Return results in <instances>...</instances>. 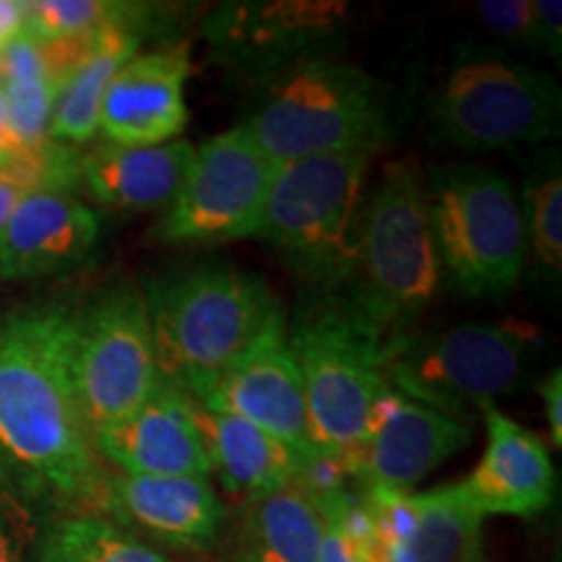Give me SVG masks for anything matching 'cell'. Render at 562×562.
Returning a JSON list of instances; mask_svg holds the SVG:
<instances>
[{
  "mask_svg": "<svg viewBox=\"0 0 562 562\" xmlns=\"http://www.w3.org/2000/svg\"><path fill=\"white\" fill-rule=\"evenodd\" d=\"M136 24L112 26L97 37L94 50L76 68V74L70 76L58 102H55L47 138L74 146L87 144L97 136L104 89H108L112 76L136 55Z\"/></svg>",
  "mask_w": 562,
  "mask_h": 562,
  "instance_id": "23",
  "label": "cell"
},
{
  "mask_svg": "<svg viewBox=\"0 0 562 562\" xmlns=\"http://www.w3.org/2000/svg\"><path fill=\"white\" fill-rule=\"evenodd\" d=\"M273 167L243 125L209 138L193 151L186 180L154 235L178 245L252 237L261 224Z\"/></svg>",
  "mask_w": 562,
  "mask_h": 562,
  "instance_id": "11",
  "label": "cell"
},
{
  "mask_svg": "<svg viewBox=\"0 0 562 562\" xmlns=\"http://www.w3.org/2000/svg\"><path fill=\"white\" fill-rule=\"evenodd\" d=\"M539 349L542 334L518 318L406 331L383 347V378L389 389L432 409H490L524 383Z\"/></svg>",
  "mask_w": 562,
  "mask_h": 562,
  "instance_id": "5",
  "label": "cell"
},
{
  "mask_svg": "<svg viewBox=\"0 0 562 562\" xmlns=\"http://www.w3.org/2000/svg\"><path fill=\"white\" fill-rule=\"evenodd\" d=\"M383 562H490L484 518L463 503L459 482L430 492L364 490Z\"/></svg>",
  "mask_w": 562,
  "mask_h": 562,
  "instance_id": "14",
  "label": "cell"
},
{
  "mask_svg": "<svg viewBox=\"0 0 562 562\" xmlns=\"http://www.w3.org/2000/svg\"><path fill=\"white\" fill-rule=\"evenodd\" d=\"M427 193L440 269L469 297H503L521 279L526 235L521 199L501 172L442 167Z\"/></svg>",
  "mask_w": 562,
  "mask_h": 562,
  "instance_id": "7",
  "label": "cell"
},
{
  "mask_svg": "<svg viewBox=\"0 0 562 562\" xmlns=\"http://www.w3.org/2000/svg\"><path fill=\"white\" fill-rule=\"evenodd\" d=\"M97 453L133 476H209L211 461L193 402L170 383L94 435Z\"/></svg>",
  "mask_w": 562,
  "mask_h": 562,
  "instance_id": "15",
  "label": "cell"
},
{
  "mask_svg": "<svg viewBox=\"0 0 562 562\" xmlns=\"http://www.w3.org/2000/svg\"><path fill=\"white\" fill-rule=\"evenodd\" d=\"M100 240V216L70 193H32L0 229V281L40 279L81 266Z\"/></svg>",
  "mask_w": 562,
  "mask_h": 562,
  "instance_id": "19",
  "label": "cell"
},
{
  "mask_svg": "<svg viewBox=\"0 0 562 562\" xmlns=\"http://www.w3.org/2000/svg\"><path fill=\"white\" fill-rule=\"evenodd\" d=\"M315 562H383L381 552L370 550V547L357 544L355 539H349L339 526L326 521V533H323V542Z\"/></svg>",
  "mask_w": 562,
  "mask_h": 562,
  "instance_id": "30",
  "label": "cell"
},
{
  "mask_svg": "<svg viewBox=\"0 0 562 562\" xmlns=\"http://www.w3.org/2000/svg\"><path fill=\"white\" fill-rule=\"evenodd\" d=\"M0 91L5 100L9 128L19 151L32 149L47 138L58 91L47 79L40 45L26 34L0 55Z\"/></svg>",
  "mask_w": 562,
  "mask_h": 562,
  "instance_id": "24",
  "label": "cell"
},
{
  "mask_svg": "<svg viewBox=\"0 0 562 562\" xmlns=\"http://www.w3.org/2000/svg\"><path fill=\"white\" fill-rule=\"evenodd\" d=\"M186 393L206 409L248 419L297 456L318 451L311 440L300 368L286 341L284 311L273 315L235 362Z\"/></svg>",
  "mask_w": 562,
  "mask_h": 562,
  "instance_id": "12",
  "label": "cell"
},
{
  "mask_svg": "<svg viewBox=\"0 0 562 562\" xmlns=\"http://www.w3.org/2000/svg\"><path fill=\"white\" fill-rule=\"evenodd\" d=\"M526 261H533L547 284H560L562 271V175L558 154L537 167L524 186L521 199Z\"/></svg>",
  "mask_w": 562,
  "mask_h": 562,
  "instance_id": "26",
  "label": "cell"
},
{
  "mask_svg": "<svg viewBox=\"0 0 562 562\" xmlns=\"http://www.w3.org/2000/svg\"><path fill=\"white\" fill-rule=\"evenodd\" d=\"M372 151H336L284 161L273 178L256 235L300 277L336 290L349 266L351 227Z\"/></svg>",
  "mask_w": 562,
  "mask_h": 562,
  "instance_id": "8",
  "label": "cell"
},
{
  "mask_svg": "<svg viewBox=\"0 0 562 562\" xmlns=\"http://www.w3.org/2000/svg\"><path fill=\"white\" fill-rule=\"evenodd\" d=\"M74 375L91 435L138 409L159 389L149 307L140 286H112L76 315Z\"/></svg>",
  "mask_w": 562,
  "mask_h": 562,
  "instance_id": "10",
  "label": "cell"
},
{
  "mask_svg": "<svg viewBox=\"0 0 562 562\" xmlns=\"http://www.w3.org/2000/svg\"><path fill=\"white\" fill-rule=\"evenodd\" d=\"M425 188L409 161H391L351 227L339 300L383 347L409 331L440 284Z\"/></svg>",
  "mask_w": 562,
  "mask_h": 562,
  "instance_id": "2",
  "label": "cell"
},
{
  "mask_svg": "<svg viewBox=\"0 0 562 562\" xmlns=\"http://www.w3.org/2000/svg\"><path fill=\"white\" fill-rule=\"evenodd\" d=\"M19 151L16 140H13V133L9 128V115H5V100L3 91H0V161H5L13 154Z\"/></svg>",
  "mask_w": 562,
  "mask_h": 562,
  "instance_id": "35",
  "label": "cell"
},
{
  "mask_svg": "<svg viewBox=\"0 0 562 562\" xmlns=\"http://www.w3.org/2000/svg\"><path fill=\"white\" fill-rule=\"evenodd\" d=\"M442 136L463 149L533 146L560 133V83L544 70L501 58H469L435 100Z\"/></svg>",
  "mask_w": 562,
  "mask_h": 562,
  "instance_id": "9",
  "label": "cell"
},
{
  "mask_svg": "<svg viewBox=\"0 0 562 562\" xmlns=\"http://www.w3.org/2000/svg\"><path fill=\"white\" fill-rule=\"evenodd\" d=\"M383 91L362 68L302 60L261 89L243 128L273 165L336 151H375L385 138Z\"/></svg>",
  "mask_w": 562,
  "mask_h": 562,
  "instance_id": "4",
  "label": "cell"
},
{
  "mask_svg": "<svg viewBox=\"0 0 562 562\" xmlns=\"http://www.w3.org/2000/svg\"><path fill=\"white\" fill-rule=\"evenodd\" d=\"M193 417L206 446L211 472L220 474L222 487L232 497L250 503L294 482L300 456L286 442L248 419L206 409L199 402H193Z\"/></svg>",
  "mask_w": 562,
  "mask_h": 562,
  "instance_id": "21",
  "label": "cell"
},
{
  "mask_svg": "<svg viewBox=\"0 0 562 562\" xmlns=\"http://www.w3.org/2000/svg\"><path fill=\"white\" fill-rule=\"evenodd\" d=\"M193 151L191 140L182 138L157 146L102 144L81 154V180L110 209H167L186 180Z\"/></svg>",
  "mask_w": 562,
  "mask_h": 562,
  "instance_id": "20",
  "label": "cell"
},
{
  "mask_svg": "<svg viewBox=\"0 0 562 562\" xmlns=\"http://www.w3.org/2000/svg\"><path fill=\"white\" fill-rule=\"evenodd\" d=\"M138 5L108 0H34L24 3V34L34 42L94 37L112 26L136 24Z\"/></svg>",
  "mask_w": 562,
  "mask_h": 562,
  "instance_id": "27",
  "label": "cell"
},
{
  "mask_svg": "<svg viewBox=\"0 0 562 562\" xmlns=\"http://www.w3.org/2000/svg\"><path fill=\"white\" fill-rule=\"evenodd\" d=\"M286 341L300 368L313 446L351 469L378 398L389 391L383 344L351 318L339 297L300 311L286 326Z\"/></svg>",
  "mask_w": 562,
  "mask_h": 562,
  "instance_id": "6",
  "label": "cell"
},
{
  "mask_svg": "<svg viewBox=\"0 0 562 562\" xmlns=\"http://www.w3.org/2000/svg\"><path fill=\"white\" fill-rule=\"evenodd\" d=\"M34 497L0 472V562H30L42 531Z\"/></svg>",
  "mask_w": 562,
  "mask_h": 562,
  "instance_id": "28",
  "label": "cell"
},
{
  "mask_svg": "<svg viewBox=\"0 0 562 562\" xmlns=\"http://www.w3.org/2000/svg\"><path fill=\"white\" fill-rule=\"evenodd\" d=\"M487 448L469 480L459 482L463 503L480 518H533L554 501V467L544 440L495 406L484 409Z\"/></svg>",
  "mask_w": 562,
  "mask_h": 562,
  "instance_id": "18",
  "label": "cell"
},
{
  "mask_svg": "<svg viewBox=\"0 0 562 562\" xmlns=\"http://www.w3.org/2000/svg\"><path fill=\"white\" fill-rule=\"evenodd\" d=\"M76 315L42 305L0 318V472L34 501L89 513L108 472L76 391Z\"/></svg>",
  "mask_w": 562,
  "mask_h": 562,
  "instance_id": "1",
  "label": "cell"
},
{
  "mask_svg": "<svg viewBox=\"0 0 562 562\" xmlns=\"http://www.w3.org/2000/svg\"><path fill=\"white\" fill-rule=\"evenodd\" d=\"M24 188L19 186L16 180L11 178V175H5L0 170V229H3V224L9 222V216L13 214V209L19 206L21 199H26Z\"/></svg>",
  "mask_w": 562,
  "mask_h": 562,
  "instance_id": "34",
  "label": "cell"
},
{
  "mask_svg": "<svg viewBox=\"0 0 562 562\" xmlns=\"http://www.w3.org/2000/svg\"><path fill=\"white\" fill-rule=\"evenodd\" d=\"M91 513H108L117 524L180 550L209 547L224 518L209 476L108 474Z\"/></svg>",
  "mask_w": 562,
  "mask_h": 562,
  "instance_id": "16",
  "label": "cell"
},
{
  "mask_svg": "<svg viewBox=\"0 0 562 562\" xmlns=\"http://www.w3.org/2000/svg\"><path fill=\"white\" fill-rule=\"evenodd\" d=\"M188 76L186 47L133 55L104 89L97 128L104 144L157 146L178 138L188 123Z\"/></svg>",
  "mask_w": 562,
  "mask_h": 562,
  "instance_id": "17",
  "label": "cell"
},
{
  "mask_svg": "<svg viewBox=\"0 0 562 562\" xmlns=\"http://www.w3.org/2000/svg\"><path fill=\"white\" fill-rule=\"evenodd\" d=\"M533 19H537V42L552 58H560L562 50V3L560 0H533Z\"/></svg>",
  "mask_w": 562,
  "mask_h": 562,
  "instance_id": "31",
  "label": "cell"
},
{
  "mask_svg": "<svg viewBox=\"0 0 562 562\" xmlns=\"http://www.w3.org/2000/svg\"><path fill=\"white\" fill-rule=\"evenodd\" d=\"M469 440L472 427L461 417L389 389L378 398L368 438L351 459V474L364 490L412 492Z\"/></svg>",
  "mask_w": 562,
  "mask_h": 562,
  "instance_id": "13",
  "label": "cell"
},
{
  "mask_svg": "<svg viewBox=\"0 0 562 562\" xmlns=\"http://www.w3.org/2000/svg\"><path fill=\"white\" fill-rule=\"evenodd\" d=\"M542 402H544V417L550 425L554 448L562 446V370L554 368L550 375L542 381Z\"/></svg>",
  "mask_w": 562,
  "mask_h": 562,
  "instance_id": "32",
  "label": "cell"
},
{
  "mask_svg": "<svg viewBox=\"0 0 562 562\" xmlns=\"http://www.w3.org/2000/svg\"><path fill=\"white\" fill-rule=\"evenodd\" d=\"M476 13L490 32L497 37L518 42V45L539 47L537 19H533V0H484L476 5Z\"/></svg>",
  "mask_w": 562,
  "mask_h": 562,
  "instance_id": "29",
  "label": "cell"
},
{
  "mask_svg": "<svg viewBox=\"0 0 562 562\" xmlns=\"http://www.w3.org/2000/svg\"><path fill=\"white\" fill-rule=\"evenodd\" d=\"M24 34V3L0 0V55Z\"/></svg>",
  "mask_w": 562,
  "mask_h": 562,
  "instance_id": "33",
  "label": "cell"
},
{
  "mask_svg": "<svg viewBox=\"0 0 562 562\" xmlns=\"http://www.w3.org/2000/svg\"><path fill=\"white\" fill-rule=\"evenodd\" d=\"M144 294L159 378L180 391L235 362L281 313L261 277L220 266L157 281Z\"/></svg>",
  "mask_w": 562,
  "mask_h": 562,
  "instance_id": "3",
  "label": "cell"
},
{
  "mask_svg": "<svg viewBox=\"0 0 562 562\" xmlns=\"http://www.w3.org/2000/svg\"><path fill=\"white\" fill-rule=\"evenodd\" d=\"M30 562H172L94 513H74L40 531Z\"/></svg>",
  "mask_w": 562,
  "mask_h": 562,
  "instance_id": "25",
  "label": "cell"
},
{
  "mask_svg": "<svg viewBox=\"0 0 562 562\" xmlns=\"http://www.w3.org/2000/svg\"><path fill=\"white\" fill-rule=\"evenodd\" d=\"M326 513L300 487L286 484L250 501L237 531V562H315Z\"/></svg>",
  "mask_w": 562,
  "mask_h": 562,
  "instance_id": "22",
  "label": "cell"
}]
</instances>
